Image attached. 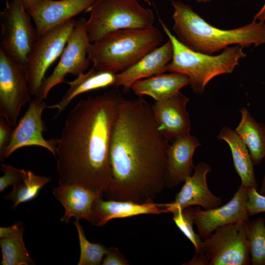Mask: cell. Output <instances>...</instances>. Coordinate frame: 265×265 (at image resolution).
I'll use <instances>...</instances> for the list:
<instances>
[{
  "label": "cell",
  "mask_w": 265,
  "mask_h": 265,
  "mask_svg": "<svg viewBox=\"0 0 265 265\" xmlns=\"http://www.w3.org/2000/svg\"><path fill=\"white\" fill-rule=\"evenodd\" d=\"M168 139L144 99L121 102L109 146L111 181L107 200L153 202L166 187Z\"/></svg>",
  "instance_id": "6da1fadb"
},
{
  "label": "cell",
  "mask_w": 265,
  "mask_h": 265,
  "mask_svg": "<svg viewBox=\"0 0 265 265\" xmlns=\"http://www.w3.org/2000/svg\"><path fill=\"white\" fill-rule=\"evenodd\" d=\"M172 213L173 220L179 229L193 244L195 253H199L202 247L203 241L199 235L195 233L192 217L187 209L184 210H176Z\"/></svg>",
  "instance_id": "f1b7e54d"
},
{
  "label": "cell",
  "mask_w": 265,
  "mask_h": 265,
  "mask_svg": "<svg viewBox=\"0 0 265 265\" xmlns=\"http://www.w3.org/2000/svg\"><path fill=\"white\" fill-rule=\"evenodd\" d=\"M96 0H48L27 10L38 37L88 9Z\"/></svg>",
  "instance_id": "2e32d148"
},
{
  "label": "cell",
  "mask_w": 265,
  "mask_h": 265,
  "mask_svg": "<svg viewBox=\"0 0 265 265\" xmlns=\"http://www.w3.org/2000/svg\"><path fill=\"white\" fill-rule=\"evenodd\" d=\"M162 213L168 212L160 204L154 201L137 203L131 201L104 200L99 197L94 202L89 222L94 226H101L114 218Z\"/></svg>",
  "instance_id": "d6986e66"
},
{
  "label": "cell",
  "mask_w": 265,
  "mask_h": 265,
  "mask_svg": "<svg viewBox=\"0 0 265 265\" xmlns=\"http://www.w3.org/2000/svg\"><path fill=\"white\" fill-rule=\"evenodd\" d=\"M20 0H12L0 13V49L26 66L38 35Z\"/></svg>",
  "instance_id": "ba28073f"
},
{
  "label": "cell",
  "mask_w": 265,
  "mask_h": 265,
  "mask_svg": "<svg viewBox=\"0 0 265 265\" xmlns=\"http://www.w3.org/2000/svg\"><path fill=\"white\" fill-rule=\"evenodd\" d=\"M198 140L191 135L179 137L169 144L166 152V187L173 188L192 175L193 156Z\"/></svg>",
  "instance_id": "ac0fdd59"
},
{
  "label": "cell",
  "mask_w": 265,
  "mask_h": 265,
  "mask_svg": "<svg viewBox=\"0 0 265 265\" xmlns=\"http://www.w3.org/2000/svg\"><path fill=\"white\" fill-rule=\"evenodd\" d=\"M53 194L64 208L65 213L60 221L66 223L71 217L79 221L81 219L89 221L94 202L99 197L80 186L61 179L58 186L53 189Z\"/></svg>",
  "instance_id": "ffe728a7"
},
{
  "label": "cell",
  "mask_w": 265,
  "mask_h": 265,
  "mask_svg": "<svg viewBox=\"0 0 265 265\" xmlns=\"http://www.w3.org/2000/svg\"><path fill=\"white\" fill-rule=\"evenodd\" d=\"M26 66L0 49V115L12 127L16 126L22 108L30 102Z\"/></svg>",
  "instance_id": "9c48e42d"
},
{
  "label": "cell",
  "mask_w": 265,
  "mask_h": 265,
  "mask_svg": "<svg viewBox=\"0 0 265 265\" xmlns=\"http://www.w3.org/2000/svg\"><path fill=\"white\" fill-rule=\"evenodd\" d=\"M159 22L173 49L172 60L166 66L167 71L187 76L196 93L202 94L206 85L215 77L231 73L238 65L239 59L246 56L242 52L243 47L238 45L225 48L217 55L194 51L182 44L161 19Z\"/></svg>",
  "instance_id": "5b68a950"
},
{
  "label": "cell",
  "mask_w": 265,
  "mask_h": 265,
  "mask_svg": "<svg viewBox=\"0 0 265 265\" xmlns=\"http://www.w3.org/2000/svg\"><path fill=\"white\" fill-rule=\"evenodd\" d=\"M162 35L157 27L126 28L90 43L88 58L96 70L115 74L132 66L159 47Z\"/></svg>",
  "instance_id": "277c9868"
},
{
  "label": "cell",
  "mask_w": 265,
  "mask_h": 265,
  "mask_svg": "<svg viewBox=\"0 0 265 265\" xmlns=\"http://www.w3.org/2000/svg\"><path fill=\"white\" fill-rule=\"evenodd\" d=\"M173 54L172 44L168 39L132 66L116 73L114 87L122 86L128 91L138 80L167 72L166 66L172 60Z\"/></svg>",
  "instance_id": "e0dca14e"
},
{
  "label": "cell",
  "mask_w": 265,
  "mask_h": 265,
  "mask_svg": "<svg viewBox=\"0 0 265 265\" xmlns=\"http://www.w3.org/2000/svg\"><path fill=\"white\" fill-rule=\"evenodd\" d=\"M12 126L2 116L0 117V155L9 144L14 130Z\"/></svg>",
  "instance_id": "d6a6232c"
},
{
  "label": "cell",
  "mask_w": 265,
  "mask_h": 265,
  "mask_svg": "<svg viewBox=\"0 0 265 265\" xmlns=\"http://www.w3.org/2000/svg\"><path fill=\"white\" fill-rule=\"evenodd\" d=\"M246 188L248 197L247 207L250 215L265 212V195L259 193L255 188Z\"/></svg>",
  "instance_id": "4dcf8cb0"
},
{
  "label": "cell",
  "mask_w": 265,
  "mask_h": 265,
  "mask_svg": "<svg viewBox=\"0 0 265 265\" xmlns=\"http://www.w3.org/2000/svg\"><path fill=\"white\" fill-rule=\"evenodd\" d=\"M46 107L44 100L37 97L29 102L27 109L14 129L9 144L0 155V161L25 146L42 147L55 156L56 139L46 140L43 136L46 128L42 115Z\"/></svg>",
  "instance_id": "7c38bea8"
},
{
  "label": "cell",
  "mask_w": 265,
  "mask_h": 265,
  "mask_svg": "<svg viewBox=\"0 0 265 265\" xmlns=\"http://www.w3.org/2000/svg\"><path fill=\"white\" fill-rule=\"evenodd\" d=\"M123 98L116 89L81 99L56 139V169L63 181L102 197L111 181L109 146Z\"/></svg>",
  "instance_id": "7a4b0ae2"
},
{
  "label": "cell",
  "mask_w": 265,
  "mask_h": 265,
  "mask_svg": "<svg viewBox=\"0 0 265 265\" xmlns=\"http://www.w3.org/2000/svg\"><path fill=\"white\" fill-rule=\"evenodd\" d=\"M189 100L179 92L151 105L153 113L160 132L172 141L190 134V123L186 105Z\"/></svg>",
  "instance_id": "9a60e30c"
},
{
  "label": "cell",
  "mask_w": 265,
  "mask_h": 265,
  "mask_svg": "<svg viewBox=\"0 0 265 265\" xmlns=\"http://www.w3.org/2000/svg\"><path fill=\"white\" fill-rule=\"evenodd\" d=\"M253 20H259V22H264L265 21V3L260 11L255 15Z\"/></svg>",
  "instance_id": "e575fe53"
},
{
  "label": "cell",
  "mask_w": 265,
  "mask_h": 265,
  "mask_svg": "<svg viewBox=\"0 0 265 265\" xmlns=\"http://www.w3.org/2000/svg\"><path fill=\"white\" fill-rule=\"evenodd\" d=\"M26 10H27L48 0H20Z\"/></svg>",
  "instance_id": "836d02e7"
},
{
  "label": "cell",
  "mask_w": 265,
  "mask_h": 265,
  "mask_svg": "<svg viewBox=\"0 0 265 265\" xmlns=\"http://www.w3.org/2000/svg\"><path fill=\"white\" fill-rule=\"evenodd\" d=\"M172 5L174 9L173 29L176 37L194 51L211 55L232 44L246 47L265 43L264 22L253 20L240 27L221 29L205 21L188 4L172 0Z\"/></svg>",
  "instance_id": "3957f363"
},
{
  "label": "cell",
  "mask_w": 265,
  "mask_h": 265,
  "mask_svg": "<svg viewBox=\"0 0 265 265\" xmlns=\"http://www.w3.org/2000/svg\"><path fill=\"white\" fill-rule=\"evenodd\" d=\"M129 262L125 256L116 247H110L107 249L103 259V265H128Z\"/></svg>",
  "instance_id": "1f68e13d"
},
{
  "label": "cell",
  "mask_w": 265,
  "mask_h": 265,
  "mask_svg": "<svg viewBox=\"0 0 265 265\" xmlns=\"http://www.w3.org/2000/svg\"><path fill=\"white\" fill-rule=\"evenodd\" d=\"M211 172V168L208 164L198 163L194 166L193 174L186 179L174 201L161 205L168 213L178 209L184 210L192 206H199L205 210L219 207L221 199L210 191L207 184L206 177Z\"/></svg>",
  "instance_id": "5bb4252c"
},
{
  "label": "cell",
  "mask_w": 265,
  "mask_h": 265,
  "mask_svg": "<svg viewBox=\"0 0 265 265\" xmlns=\"http://www.w3.org/2000/svg\"><path fill=\"white\" fill-rule=\"evenodd\" d=\"M74 223L78 231L80 247V257L78 265H102L107 248L100 243L89 242L79 221L74 220Z\"/></svg>",
  "instance_id": "83f0119b"
},
{
  "label": "cell",
  "mask_w": 265,
  "mask_h": 265,
  "mask_svg": "<svg viewBox=\"0 0 265 265\" xmlns=\"http://www.w3.org/2000/svg\"><path fill=\"white\" fill-rule=\"evenodd\" d=\"M248 223L239 221L217 228L204 239L201 251L195 253L192 260L183 265H249L251 259Z\"/></svg>",
  "instance_id": "52a82bcc"
},
{
  "label": "cell",
  "mask_w": 265,
  "mask_h": 265,
  "mask_svg": "<svg viewBox=\"0 0 265 265\" xmlns=\"http://www.w3.org/2000/svg\"><path fill=\"white\" fill-rule=\"evenodd\" d=\"M251 263L265 265V223L261 217L247 224Z\"/></svg>",
  "instance_id": "4316f807"
},
{
  "label": "cell",
  "mask_w": 265,
  "mask_h": 265,
  "mask_svg": "<svg viewBox=\"0 0 265 265\" xmlns=\"http://www.w3.org/2000/svg\"><path fill=\"white\" fill-rule=\"evenodd\" d=\"M13 232L8 236L0 238L2 265H30L35 262L26 250L23 240L24 224L17 221Z\"/></svg>",
  "instance_id": "d4e9b609"
},
{
  "label": "cell",
  "mask_w": 265,
  "mask_h": 265,
  "mask_svg": "<svg viewBox=\"0 0 265 265\" xmlns=\"http://www.w3.org/2000/svg\"><path fill=\"white\" fill-rule=\"evenodd\" d=\"M260 193L265 195V176L263 179L261 187L260 190Z\"/></svg>",
  "instance_id": "d590c367"
},
{
  "label": "cell",
  "mask_w": 265,
  "mask_h": 265,
  "mask_svg": "<svg viewBox=\"0 0 265 265\" xmlns=\"http://www.w3.org/2000/svg\"><path fill=\"white\" fill-rule=\"evenodd\" d=\"M146 3H148L149 5L151 4V2L150 0H143Z\"/></svg>",
  "instance_id": "74e56055"
},
{
  "label": "cell",
  "mask_w": 265,
  "mask_h": 265,
  "mask_svg": "<svg viewBox=\"0 0 265 265\" xmlns=\"http://www.w3.org/2000/svg\"><path fill=\"white\" fill-rule=\"evenodd\" d=\"M1 171L4 173L0 178V192H2L10 186L21 182L22 179V169L14 168L8 164H1Z\"/></svg>",
  "instance_id": "f546056e"
},
{
  "label": "cell",
  "mask_w": 265,
  "mask_h": 265,
  "mask_svg": "<svg viewBox=\"0 0 265 265\" xmlns=\"http://www.w3.org/2000/svg\"><path fill=\"white\" fill-rule=\"evenodd\" d=\"M76 22L72 19L38 37L28 56L26 65L32 96H36L48 69L61 55Z\"/></svg>",
  "instance_id": "30bf717a"
},
{
  "label": "cell",
  "mask_w": 265,
  "mask_h": 265,
  "mask_svg": "<svg viewBox=\"0 0 265 265\" xmlns=\"http://www.w3.org/2000/svg\"><path fill=\"white\" fill-rule=\"evenodd\" d=\"M22 181L13 186L4 198L12 202V208L35 198L41 188L50 182L49 178L36 175L30 170L23 169Z\"/></svg>",
  "instance_id": "484cf974"
},
{
  "label": "cell",
  "mask_w": 265,
  "mask_h": 265,
  "mask_svg": "<svg viewBox=\"0 0 265 265\" xmlns=\"http://www.w3.org/2000/svg\"><path fill=\"white\" fill-rule=\"evenodd\" d=\"M116 74L91 68L87 73H82L77 78L66 83L70 86L61 99L57 103L47 106V108L57 110L58 115L61 113L77 96L89 91L114 87Z\"/></svg>",
  "instance_id": "44dd1931"
},
{
  "label": "cell",
  "mask_w": 265,
  "mask_h": 265,
  "mask_svg": "<svg viewBox=\"0 0 265 265\" xmlns=\"http://www.w3.org/2000/svg\"><path fill=\"white\" fill-rule=\"evenodd\" d=\"M240 111L241 118L235 131L246 145L254 164L257 165L265 157V125L257 122L245 108Z\"/></svg>",
  "instance_id": "cb8c5ba5"
},
{
  "label": "cell",
  "mask_w": 265,
  "mask_h": 265,
  "mask_svg": "<svg viewBox=\"0 0 265 265\" xmlns=\"http://www.w3.org/2000/svg\"><path fill=\"white\" fill-rule=\"evenodd\" d=\"M246 188L240 186L233 198L221 207L201 210L186 208L196 225L199 235L205 239L217 228L239 221L249 222L250 216L247 207Z\"/></svg>",
  "instance_id": "4fadbf2b"
},
{
  "label": "cell",
  "mask_w": 265,
  "mask_h": 265,
  "mask_svg": "<svg viewBox=\"0 0 265 265\" xmlns=\"http://www.w3.org/2000/svg\"><path fill=\"white\" fill-rule=\"evenodd\" d=\"M86 21L84 18L77 21L57 65L51 75L44 79L35 97L45 100L53 87L64 81L66 75L78 76L88 68L90 63L88 58V49L91 42Z\"/></svg>",
  "instance_id": "8fae6325"
},
{
  "label": "cell",
  "mask_w": 265,
  "mask_h": 265,
  "mask_svg": "<svg viewBox=\"0 0 265 265\" xmlns=\"http://www.w3.org/2000/svg\"><path fill=\"white\" fill-rule=\"evenodd\" d=\"M188 84L189 79L184 74L163 73L136 81L131 89L139 97L147 95L158 101L177 94Z\"/></svg>",
  "instance_id": "7402d4cb"
},
{
  "label": "cell",
  "mask_w": 265,
  "mask_h": 265,
  "mask_svg": "<svg viewBox=\"0 0 265 265\" xmlns=\"http://www.w3.org/2000/svg\"><path fill=\"white\" fill-rule=\"evenodd\" d=\"M217 137L226 142L229 146L235 169L241 180V185L246 188L257 189L254 163L249 150L241 138L235 130L228 127L222 129Z\"/></svg>",
  "instance_id": "603a6c76"
},
{
  "label": "cell",
  "mask_w": 265,
  "mask_h": 265,
  "mask_svg": "<svg viewBox=\"0 0 265 265\" xmlns=\"http://www.w3.org/2000/svg\"><path fill=\"white\" fill-rule=\"evenodd\" d=\"M87 11L90 16L86 27L91 43L114 31L154 26L152 10L138 0H96Z\"/></svg>",
  "instance_id": "8992f818"
},
{
  "label": "cell",
  "mask_w": 265,
  "mask_h": 265,
  "mask_svg": "<svg viewBox=\"0 0 265 265\" xmlns=\"http://www.w3.org/2000/svg\"><path fill=\"white\" fill-rule=\"evenodd\" d=\"M197 2H206L210 1L211 0H196Z\"/></svg>",
  "instance_id": "8d00e7d4"
}]
</instances>
